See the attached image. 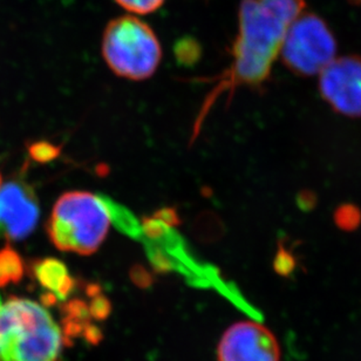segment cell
<instances>
[{
    "instance_id": "cell-23",
    "label": "cell",
    "mask_w": 361,
    "mask_h": 361,
    "mask_svg": "<svg viewBox=\"0 0 361 361\" xmlns=\"http://www.w3.org/2000/svg\"><path fill=\"white\" fill-rule=\"evenodd\" d=\"M0 184H1V176H0Z\"/></svg>"
},
{
    "instance_id": "cell-1",
    "label": "cell",
    "mask_w": 361,
    "mask_h": 361,
    "mask_svg": "<svg viewBox=\"0 0 361 361\" xmlns=\"http://www.w3.org/2000/svg\"><path fill=\"white\" fill-rule=\"evenodd\" d=\"M304 11L305 0H242L233 65L216 92L268 80L288 28Z\"/></svg>"
},
{
    "instance_id": "cell-3",
    "label": "cell",
    "mask_w": 361,
    "mask_h": 361,
    "mask_svg": "<svg viewBox=\"0 0 361 361\" xmlns=\"http://www.w3.org/2000/svg\"><path fill=\"white\" fill-rule=\"evenodd\" d=\"M111 222L104 196L70 191L56 201L47 233L59 250L88 256L104 243Z\"/></svg>"
},
{
    "instance_id": "cell-21",
    "label": "cell",
    "mask_w": 361,
    "mask_h": 361,
    "mask_svg": "<svg viewBox=\"0 0 361 361\" xmlns=\"http://www.w3.org/2000/svg\"><path fill=\"white\" fill-rule=\"evenodd\" d=\"M352 1H355V3L361 4V0H352Z\"/></svg>"
},
{
    "instance_id": "cell-5",
    "label": "cell",
    "mask_w": 361,
    "mask_h": 361,
    "mask_svg": "<svg viewBox=\"0 0 361 361\" xmlns=\"http://www.w3.org/2000/svg\"><path fill=\"white\" fill-rule=\"evenodd\" d=\"M337 42L326 23L304 11L285 35L281 56L285 66L299 77L320 74L336 59Z\"/></svg>"
},
{
    "instance_id": "cell-12",
    "label": "cell",
    "mask_w": 361,
    "mask_h": 361,
    "mask_svg": "<svg viewBox=\"0 0 361 361\" xmlns=\"http://www.w3.org/2000/svg\"><path fill=\"white\" fill-rule=\"evenodd\" d=\"M130 13L149 14L159 10L166 0H115Z\"/></svg>"
},
{
    "instance_id": "cell-16",
    "label": "cell",
    "mask_w": 361,
    "mask_h": 361,
    "mask_svg": "<svg viewBox=\"0 0 361 361\" xmlns=\"http://www.w3.org/2000/svg\"><path fill=\"white\" fill-rule=\"evenodd\" d=\"M198 52H200V46L192 39L180 40L178 44V47H176L178 58L182 61H191L192 59H196L198 56Z\"/></svg>"
},
{
    "instance_id": "cell-2",
    "label": "cell",
    "mask_w": 361,
    "mask_h": 361,
    "mask_svg": "<svg viewBox=\"0 0 361 361\" xmlns=\"http://www.w3.org/2000/svg\"><path fill=\"white\" fill-rule=\"evenodd\" d=\"M63 344L45 306L17 297L0 306V361H61Z\"/></svg>"
},
{
    "instance_id": "cell-10",
    "label": "cell",
    "mask_w": 361,
    "mask_h": 361,
    "mask_svg": "<svg viewBox=\"0 0 361 361\" xmlns=\"http://www.w3.org/2000/svg\"><path fill=\"white\" fill-rule=\"evenodd\" d=\"M24 262L10 245L0 250V288L18 284L24 277Z\"/></svg>"
},
{
    "instance_id": "cell-14",
    "label": "cell",
    "mask_w": 361,
    "mask_h": 361,
    "mask_svg": "<svg viewBox=\"0 0 361 361\" xmlns=\"http://www.w3.org/2000/svg\"><path fill=\"white\" fill-rule=\"evenodd\" d=\"M88 309H90L92 319L97 320V322H104L111 314V304L104 295L99 293V295L92 297Z\"/></svg>"
},
{
    "instance_id": "cell-7",
    "label": "cell",
    "mask_w": 361,
    "mask_h": 361,
    "mask_svg": "<svg viewBox=\"0 0 361 361\" xmlns=\"http://www.w3.org/2000/svg\"><path fill=\"white\" fill-rule=\"evenodd\" d=\"M219 361H281V348L268 327L257 322L233 324L223 334Z\"/></svg>"
},
{
    "instance_id": "cell-13",
    "label": "cell",
    "mask_w": 361,
    "mask_h": 361,
    "mask_svg": "<svg viewBox=\"0 0 361 361\" xmlns=\"http://www.w3.org/2000/svg\"><path fill=\"white\" fill-rule=\"evenodd\" d=\"M28 153L32 160L39 164L51 162L59 157V147L49 142H35L28 147Z\"/></svg>"
},
{
    "instance_id": "cell-19",
    "label": "cell",
    "mask_w": 361,
    "mask_h": 361,
    "mask_svg": "<svg viewBox=\"0 0 361 361\" xmlns=\"http://www.w3.org/2000/svg\"><path fill=\"white\" fill-rule=\"evenodd\" d=\"M299 202H300V207L302 209L311 210L316 205V195L313 194V192H310V191H305V192H302V196L299 198Z\"/></svg>"
},
{
    "instance_id": "cell-17",
    "label": "cell",
    "mask_w": 361,
    "mask_h": 361,
    "mask_svg": "<svg viewBox=\"0 0 361 361\" xmlns=\"http://www.w3.org/2000/svg\"><path fill=\"white\" fill-rule=\"evenodd\" d=\"M295 259L286 250H281L274 262V269L281 276H288L295 270Z\"/></svg>"
},
{
    "instance_id": "cell-22",
    "label": "cell",
    "mask_w": 361,
    "mask_h": 361,
    "mask_svg": "<svg viewBox=\"0 0 361 361\" xmlns=\"http://www.w3.org/2000/svg\"><path fill=\"white\" fill-rule=\"evenodd\" d=\"M3 305V302H1V298H0V306Z\"/></svg>"
},
{
    "instance_id": "cell-18",
    "label": "cell",
    "mask_w": 361,
    "mask_h": 361,
    "mask_svg": "<svg viewBox=\"0 0 361 361\" xmlns=\"http://www.w3.org/2000/svg\"><path fill=\"white\" fill-rule=\"evenodd\" d=\"M82 337L85 338V341H87L88 344L97 346V345L100 344L101 341H102L104 334H102L100 329H99L97 325H93V324L90 323L87 326L85 327Z\"/></svg>"
},
{
    "instance_id": "cell-8",
    "label": "cell",
    "mask_w": 361,
    "mask_h": 361,
    "mask_svg": "<svg viewBox=\"0 0 361 361\" xmlns=\"http://www.w3.org/2000/svg\"><path fill=\"white\" fill-rule=\"evenodd\" d=\"M39 219L38 197L23 180L0 184V238L21 240L30 236Z\"/></svg>"
},
{
    "instance_id": "cell-20",
    "label": "cell",
    "mask_w": 361,
    "mask_h": 361,
    "mask_svg": "<svg viewBox=\"0 0 361 361\" xmlns=\"http://www.w3.org/2000/svg\"><path fill=\"white\" fill-rule=\"evenodd\" d=\"M42 304L44 306H53L56 305V302H58V298H56V295L52 293V292H45L44 295H42Z\"/></svg>"
},
{
    "instance_id": "cell-9",
    "label": "cell",
    "mask_w": 361,
    "mask_h": 361,
    "mask_svg": "<svg viewBox=\"0 0 361 361\" xmlns=\"http://www.w3.org/2000/svg\"><path fill=\"white\" fill-rule=\"evenodd\" d=\"M32 274L42 288L54 293L61 302H65L77 288V281L71 276L66 265L56 258L35 262L32 265Z\"/></svg>"
},
{
    "instance_id": "cell-6",
    "label": "cell",
    "mask_w": 361,
    "mask_h": 361,
    "mask_svg": "<svg viewBox=\"0 0 361 361\" xmlns=\"http://www.w3.org/2000/svg\"><path fill=\"white\" fill-rule=\"evenodd\" d=\"M319 75L320 94L332 109L361 118V56L336 58Z\"/></svg>"
},
{
    "instance_id": "cell-15",
    "label": "cell",
    "mask_w": 361,
    "mask_h": 361,
    "mask_svg": "<svg viewBox=\"0 0 361 361\" xmlns=\"http://www.w3.org/2000/svg\"><path fill=\"white\" fill-rule=\"evenodd\" d=\"M63 313L67 318L71 319L80 320L88 323L90 322V309H88L87 302L80 299H73L67 302L63 306Z\"/></svg>"
},
{
    "instance_id": "cell-11",
    "label": "cell",
    "mask_w": 361,
    "mask_h": 361,
    "mask_svg": "<svg viewBox=\"0 0 361 361\" xmlns=\"http://www.w3.org/2000/svg\"><path fill=\"white\" fill-rule=\"evenodd\" d=\"M334 223L344 231H355L361 224V210L351 203L341 204L334 212Z\"/></svg>"
},
{
    "instance_id": "cell-4",
    "label": "cell",
    "mask_w": 361,
    "mask_h": 361,
    "mask_svg": "<svg viewBox=\"0 0 361 361\" xmlns=\"http://www.w3.org/2000/svg\"><path fill=\"white\" fill-rule=\"evenodd\" d=\"M102 56L118 77L141 81L157 72L162 49L149 25L139 18L122 16L109 21L106 26Z\"/></svg>"
}]
</instances>
